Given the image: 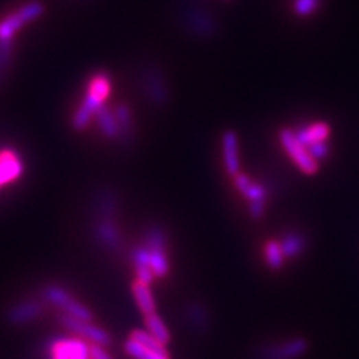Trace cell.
I'll return each instance as SVG.
<instances>
[{
  "label": "cell",
  "mask_w": 359,
  "mask_h": 359,
  "mask_svg": "<svg viewBox=\"0 0 359 359\" xmlns=\"http://www.w3.org/2000/svg\"><path fill=\"white\" fill-rule=\"evenodd\" d=\"M110 90H111V82L110 78H108V75L97 73L91 78L86 101L73 117L75 129H82L87 126L89 121L91 120V117L96 115L99 108L104 106V101L108 97V95H110Z\"/></svg>",
  "instance_id": "1"
},
{
  "label": "cell",
  "mask_w": 359,
  "mask_h": 359,
  "mask_svg": "<svg viewBox=\"0 0 359 359\" xmlns=\"http://www.w3.org/2000/svg\"><path fill=\"white\" fill-rule=\"evenodd\" d=\"M308 352V341L303 337H295L281 343L268 345L256 352V359H299Z\"/></svg>",
  "instance_id": "2"
},
{
  "label": "cell",
  "mask_w": 359,
  "mask_h": 359,
  "mask_svg": "<svg viewBox=\"0 0 359 359\" xmlns=\"http://www.w3.org/2000/svg\"><path fill=\"white\" fill-rule=\"evenodd\" d=\"M44 297H45L48 303L54 304L56 307L63 308L66 314L75 317V319H80V321H91V319H93V314H91L90 308H87L86 305H82L81 303H78L77 299L72 298L63 288L49 286V288L45 289Z\"/></svg>",
  "instance_id": "3"
},
{
  "label": "cell",
  "mask_w": 359,
  "mask_h": 359,
  "mask_svg": "<svg viewBox=\"0 0 359 359\" xmlns=\"http://www.w3.org/2000/svg\"><path fill=\"white\" fill-rule=\"evenodd\" d=\"M280 143L292 157V161L298 165V168L304 174L317 172V162L310 156V153H308L307 147L303 146L297 139L295 132H292L289 129H283L280 132Z\"/></svg>",
  "instance_id": "4"
},
{
  "label": "cell",
  "mask_w": 359,
  "mask_h": 359,
  "mask_svg": "<svg viewBox=\"0 0 359 359\" xmlns=\"http://www.w3.org/2000/svg\"><path fill=\"white\" fill-rule=\"evenodd\" d=\"M65 328H68L75 336L84 338L87 341H91L93 345L99 346H110L111 345V336L105 329L96 327L90 321H80L69 314H63L60 317Z\"/></svg>",
  "instance_id": "5"
},
{
  "label": "cell",
  "mask_w": 359,
  "mask_h": 359,
  "mask_svg": "<svg viewBox=\"0 0 359 359\" xmlns=\"http://www.w3.org/2000/svg\"><path fill=\"white\" fill-rule=\"evenodd\" d=\"M40 14H43V5L33 2L24 6L19 12L10 15L0 23V40L11 43V38L15 35L16 30L23 27L27 21L35 20Z\"/></svg>",
  "instance_id": "6"
},
{
  "label": "cell",
  "mask_w": 359,
  "mask_h": 359,
  "mask_svg": "<svg viewBox=\"0 0 359 359\" xmlns=\"http://www.w3.org/2000/svg\"><path fill=\"white\" fill-rule=\"evenodd\" d=\"M53 359H90V346L77 338H62L51 345Z\"/></svg>",
  "instance_id": "7"
},
{
  "label": "cell",
  "mask_w": 359,
  "mask_h": 359,
  "mask_svg": "<svg viewBox=\"0 0 359 359\" xmlns=\"http://www.w3.org/2000/svg\"><path fill=\"white\" fill-rule=\"evenodd\" d=\"M223 148V162L224 168L229 175L240 174V156H238V137L233 130H227L222 138Z\"/></svg>",
  "instance_id": "8"
},
{
  "label": "cell",
  "mask_w": 359,
  "mask_h": 359,
  "mask_svg": "<svg viewBox=\"0 0 359 359\" xmlns=\"http://www.w3.org/2000/svg\"><path fill=\"white\" fill-rule=\"evenodd\" d=\"M21 171L23 166L14 152L0 153V186H3L5 183L20 177Z\"/></svg>",
  "instance_id": "9"
},
{
  "label": "cell",
  "mask_w": 359,
  "mask_h": 359,
  "mask_svg": "<svg viewBox=\"0 0 359 359\" xmlns=\"http://www.w3.org/2000/svg\"><path fill=\"white\" fill-rule=\"evenodd\" d=\"M132 295L135 298V303L144 316L156 313L154 297L152 294V290H150L148 285H144V283H141L138 280L133 281Z\"/></svg>",
  "instance_id": "10"
},
{
  "label": "cell",
  "mask_w": 359,
  "mask_h": 359,
  "mask_svg": "<svg viewBox=\"0 0 359 359\" xmlns=\"http://www.w3.org/2000/svg\"><path fill=\"white\" fill-rule=\"evenodd\" d=\"M329 135V126L327 123H314L310 126H305L303 129H299L295 137L303 146L308 147L314 143H319V141H325Z\"/></svg>",
  "instance_id": "11"
},
{
  "label": "cell",
  "mask_w": 359,
  "mask_h": 359,
  "mask_svg": "<svg viewBox=\"0 0 359 359\" xmlns=\"http://www.w3.org/2000/svg\"><path fill=\"white\" fill-rule=\"evenodd\" d=\"M186 319L199 332H204L210 327V317H208V312L202 303H190L186 307Z\"/></svg>",
  "instance_id": "12"
},
{
  "label": "cell",
  "mask_w": 359,
  "mask_h": 359,
  "mask_svg": "<svg viewBox=\"0 0 359 359\" xmlns=\"http://www.w3.org/2000/svg\"><path fill=\"white\" fill-rule=\"evenodd\" d=\"M43 312V305L36 301H27V303H23L20 305H16L15 308H12L11 313H10V321L12 323H26L30 322L33 319H36V317Z\"/></svg>",
  "instance_id": "13"
},
{
  "label": "cell",
  "mask_w": 359,
  "mask_h": 359,
  "mask_svg": "<svg viewBox=\"0 0 359 359\" xmlns=\"http://www.w3.org/2000/svg\"><path fill=\"white\" fill-rule=\"evenodd\" d=\"M307 246V240L299 232H289L280 241L283 255L286 257H297L301 255Z\"/></svg>",
  "instance_id": "14"
},
{
  "label": "cell",
  "mask_w": 359,
  "mask_h": 359,
  "mask_svg": "<svg viewBox=\"0 0 359 359\" xmlns=\"http://www.w3.org/2000/svg\"><path fill=\"white\" fill-rule=\"evenodd\" d=\"M144 322H146L147 331L152 334L153 337H156L159 341H161V343L168 346V343L171 341V332L168 328H166L162 317L157 313H152V314L144 316Z\"/></svg>",
  "instance_id": "15"
},
{
  "label": "cell",
  "mask_w": 359,
  "mask_h": 359,
  "mask_svg": "<svg viewBox=\"0 0 359 359\" xmlns=\"http://www.w3.org/2000/svg\"><path fill=\"white\" fill-rule=\"evenodd\" d=\"M96 117H97L99 128H101V130H102L105 137H108V138L120 137L119 123H117L114 113L108 110L106 106H101V108H99V111L96 113Z\"/></svg>",
  "instance_id": "16"
},
{
  "label": "cell",
  "mask_w": 359,
  "mask_h": 359,
  "mask_svg": "<svg viewBox=\"0 0 359 359\" xmlns=\"http://www.w3.org/2000/svg\"><path fill=\"white\" fill-rule=\"evenodd\" d=\"M130 338H133L135 341H138V343H141L143 346L148 347L150 350H153V352L159 354V355H165V356H170V352L168 349H166V345L161 343L156 337H153L152 334H150L148 331H144V329H133L130 332Z\"/></svg>",
  "instance_id": "17"
},
{
  "label": "cell",
  "mask_w": 359,
  "mask_h": 359,
  "mask_svg": "<svg viewBox=\"0 0 359 359\" xmlns=\"http://www.w3.org/2000/svg\"><path fill=\"white\" fill-rule=\"evenodd\" d=\"M97 238L104 246L110 247V248H117L120 244V241H121L119 229H117L114 224L111 222H108V220L99 223Z\"/></svg>",
  "instance_id": "18"
},
{
  "label": "cell",
  "mask_w": 359,
  "mask_h": 359,
  "mask_svg": "<svg viewBox=\"0 0 359 359\" xmlns=\"http://www.w3.org/2000/svg\"><path fill=\"white\" fill-rule=\"evenodd\" d=\"M124 352H126L133 359H170V356L159 355L130 337L126 343H124Z\"/></svg>",
  "instance_id": "19"
},
{
  "label": "cell",
  "mask_w": 359,
  "mask_h": 359,
  "mask_svg": "<svg viewBox=\"0 0 359 359\" xmlns=\"http://www.w3.org/2000/svg\"><path fill=\"white\" fill-rule=\"evenodd\" d=\"M147 91L150 97L153 99L156 104H165L166 97H168V91H166V86L163 80L159 77V73H152L147 78Z\"/></svg>",
  "instance_id": "20"
},
{
  "label": "cell",
  "mask_w": 359,
  "mask_h": 359,
  "mask_svg": "<svg viewBox=\"0 0 359 359\" xmlns=\"http://www.w3.org/2000/svg\"><path fill=\"white\" fill-rule=\"evenodd\" d=\"M285 255H283V250L280 247V243L277 241H268L265 244V261L268 268L271 270H280L283 265H285Z\"/></svg>",
  "instance_id": "21"
},
{
  "label": "cell",
  "mask_w": 359,
  "mask_h": 359,
  "mask_svg": "<svg viewBox=\"0 0 359 359\" xmlns=\"http://www.w3.org/2000/svg\"><path fill=\"white\" fill-rule=\"evenodd\" d=\"M150 268L156 277H165L170 273V261L165 250H150Z\"/></svg>",
  "instance_id": "22"
},
{
  "label": "cell",
  "mask_w": 359,
  "mask_h": 359,
  "mask_svg": "<svg viewBox=\"0 0 359 359\" xmlns=\"http://www.w3.org/2000/svg\"><path fill=\"white\" fill-rule=\"evenodd\" d=\"M144 246L148 250H166V232L159 228H150L146 233Z\"/></svg>",
  "instance_id": "23"
},
{
  "label": "cell",
  "mask_w": 359,
  "mask_h": 359,
  "mask_svg": "<svg viewBox=\"0 0 359 359\" xmlns=\"http://www.w3.org/2000/svg\"><path fill=\"white\" fill-rule=\"evenodd\" d=\"M117 123H119V129H120V135H126L130 138L132 135V113L130 108L128 105H120L117 106V110L114 113Z\"/></svg>",
  "instance_id": "24"
},
{
  "label": "cell",
  "mask_w": 359,
  "mask_h": 359,
  "mask_svg": "<svg viewBox=\"0 0 359 359\" xmlns=\"http://www.w3.org/2000/svg\"><path fill=\"white\" fill-rule=\"evenodd\" d=\"M132 259L133 265H135V270L150 268V250L146 246H141L133 250Z\"/></svg>",
  "instance_id": "25"
},
{
  "label": "cell",
  "mask_w": 359,
  "mask_h": 359,
  "mask_svg": "<svg viewBox=\"0 0 359 359\" xmlns=\"http://www.w3.org/2000/svg\"><path fill=\"white\" fill-rule=\"evenodd\" d=\"M319 3L321 0H295L294 8L299 16H308L317 10Z\"/></svg>",
  "instance_id": "26"
},
{
  "label": "cell",
  "mask_w": 359,
  "mask_h": 359,
  "mask_svg": "<svg viewBox=\"0 0 359 359\" xmlns=\"http://www.w3.org/2000/svg\"><path fill=\"white\" fill-rule=\"evenodd\" d=\"M307 150L316 162L322 161V159L327 157L328 153H329V147H328L327 143H325V141H319V143H314L312 146H308Z\"/></svg>",
  "instance_id": "27"
},
{
  "label": "cell",
  "mask_w": 359,
  "mask_h": 359,
  "mask_svg": "<svg viewBox=\"0 0 359 359\" xmlns=\"http://www.w3.org/2000/svg\"><path fill=\"white\" fill-rule=\"evenodd\" d=\"M244 196L248 199L250 202L265 201L266 192H265V189L262 186H259V185H255V183H252V185H250V187L246 190Z\"/></svg>",
  "instance_id": "28"
},
{
  "label": "cell",
  "mask_w": 359,
  "mask_h": 359,
  "mask_svg": "<svg viewBox=\"0 0 359 359\" xmlns=\"http://www.w3.org/2000/svg\"><path fill=\"white\" fill-rule=\"evenodd\" d=\"M90 359H113V356L106 352L104 346L91 345L90 346Z\"/></svg>",
  "instance_id": "29"
},
{
  "label": "cell",
  "mask_w": 359,
  "mask_h": 359,
  "mask_svg": "<svg viewBox=\"0 0 359 359\" xmlns=\"http://www.w3.org/2000/svg\"><path fill=\"white\" fill-rule=\"evenodd\" d=\"M250 214H252L253 219H261L265 213V201H257V202H250L248 208Z\"/></svg>",
  "instance_id": "30"
},
{
  "label": "cell",
  "mask_w": 359,
  "mask_h": 359,
  "mask_svg": "<svg viewBox=\"0 0 359 359\" xmlns=\"http://www.w3.org/2000/svg\"><path fill=\"white\" fill-rule=\"evenodd\" d=\"M250 185H252V181H250V178L247 177V175H244V174L235 175V186L241 192V194L244 195L246 190L250 187Z\"/></svg>",
  "instance_id": "31"
}]
</instances>
